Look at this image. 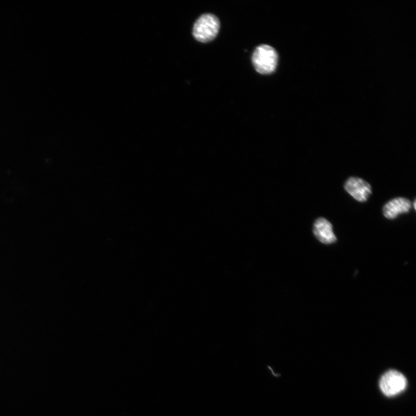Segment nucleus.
Segmentation results:
<instances>
[{"mask_svg":"<svg viewBox=\"0 0 416 416\" xmlns=\"http://www.w3.org/2000/svg\"><path fill=\"white\" fill-rule=\"evenodd\" d=\"M252 63L254 68L259 74H272L276 70L278 63V54L271 46L260 45L254 50Z\"/></svg>","mask_w":416,"mask_h":416,"instance_id":"1","label":"nucleus"},{"mask_svg":"<svg viewBox=\"0 0 416 416\" xmlns=\"http://www.w3.org/2000/svg\"><path fill=\"white\" fill-rule=\"evenodd\" d=\"M220 21L215 15H201L194 23L192 34L196 40L207 43L215 39L220 29Z\"/></svg>","mask_w":416,"mask_h":416,"instance_id":"2","label":"nucleus"},{"mask_svg":"<svg viewBox=\"0 0 416 416\" xmlns=\"http://www.w3.org/2000/svg\"><path fill=\"white\" fill-rule=\"evenodd\" d=\"M407 380L401 373L391 370L381 377L380 387L383 394L389 397L394 396L405 390Z\"/></svg>","mask_w":416,"mask_h":416,"instance_id":"3","label":"nucleus"},{"mask_svg":"<svg viewBox=\"0 0 416 416\" xmlns=\"http://www.w3.org/2000/svg\"><path fill=\"white\" fill-rule=\"evenodd\" d=\"M345 188L354 199L360 202H365L371 194V187L365 180L352 177L346 181Z\"/></svg>","mask_w":416,"mask_h":416,"instance_id":"4","label":"nucleus"},{"mask_svg":"<svg viewBox=\"0 0 416 416\" xmlns=\"http://www.w3.org/2000/svg\"><path fill=\"white\" fill-rule=\"evenodd\" d=\"M314 233L318 240L324 244H332L337 241L332 225L325 218H319L316 221Z\"/></svg>","mask_w":416,"mask_h":416,"instance_id":"5","label":"nucleus"},{"mask_svg":"<svg viewBox=\"0 0 416 416\" xmlns=\"http://www.w3.org/2000/svg\"><path fill=\"white\" fill-rule=\"evenodd\" d=\"M411 202L404 198H396L391 200L384 205L383 214L388 219H394L400 214L409 213Z\"/></svg>","mask_w":416,"mask_h":416,"instance_id":"6","label":"nucleus"},{"mask_svg":"<svg viewBox=\"0 0 416 416\" xmlns=\"http://www.w3.org/2000/svg\"><path fill=\"white\" fill-rule=\"evenodd\" d=\"M414 208L415 209V201L414 202Z\"/></svg>","mask_w":416,"mask_h":416,"instance_id":"7","label":"nucleus"}]
</instances>
